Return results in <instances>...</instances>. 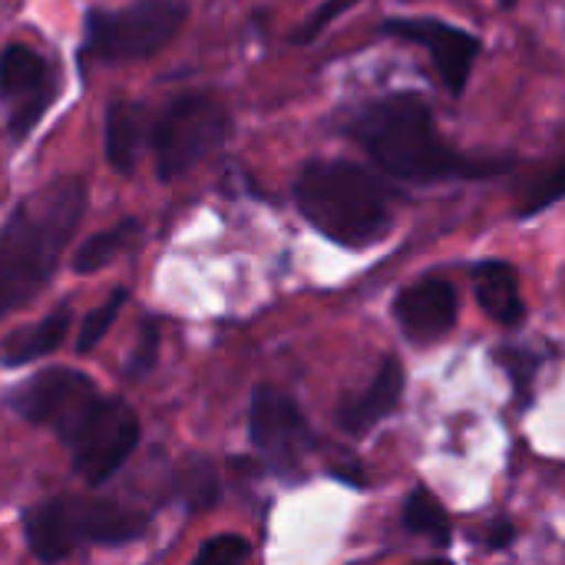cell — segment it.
<instances>
[{
  "label": "cell",
  "instance_id": "9",
  "mask_svg": "<svg viewBox=\"0 0 565 565\" xmlns=\"http://www.w3.org/2000/svg\"><path fill=\"white\" fill-rule=\"evenodd\" d=\"M248 434H252L255 450L265 457V463L288 480L301 473V463L308 460L315 447V434L301 407L271 384H258L252 391Z\"/></svg>",
  "mask_w": 565,
  "mask_h": 565
},
{
  "label": "cell",
  "instance_id": "23",
  "mask_svg": "<svg viewBox=\"0 0 565 565\" xmlns=\"http://www.w3.org/2000/svg\"><path fill=\"white\" fill-rule=\"evenodd\" d=\"M156 354H159V328H156V321H146L142 331H139V341H136V348H132V354H129L126 374H129L132 381L146 377V374L152 371V364H156Z\"/></svg>",
  "mask_w": 565,
  "mask_h": 565
},
{
  "label": "cell",
  "instance_id": "15",
  "mask_svg": "<svg viewBox=\"0 0 565 565\" xmlns=\"http://www.w3.org/2000/svg\"><path fill=\"white\" fill-rule=\"evenodd\" d=\"M70 318H73V315H70V308L63 305V308L50 311L43 321L26 324V328L7 334V338L0 341V364H3V367H23V364H33V361H40V358L53 354V351L63 344L66 331H70Z\"/></svg>",
  "mask_w": 565,
  "mask_h": 565
},
{
  "label": "cell",
  "instance_id": "8",
  "mask_svg": "<svg viewBox=\"0 0 565 565\" xmlns=\"http://www.w3.org/2000/svg\"><path fill=\"white\" fill-rule=\"evenodd\" d=\"M60 96L56 66L26 43H7L0 50V103L7 109L10 142H23Z\"/></svg>",
  "mask_w": 565,
  "mask_h": 565
},
{
  "label": "cell",
  "instance_id": "2",
  "mask_svg": "<svg viewBox=\"0 0 565 565\" xmlns=\"http://www.w3.org/2000/svg\"><path fill=\"white\" fill-rule=\"evenodd\" d=\"M338 129L397 182H480L516 166V159L510 156H477L450 146L440 136L430 106L414 93H387L348 106L338 119Z\"/></svg>",
  "mask_w": 565,
  "mask_h": 565
},
{
  "label": "cell",
  "instance_id": "10",
  "mask_svg": "<svg viewBox=\"0 0 565 565\" xmlns=\"http://www.w3.org/2000/svg\"><path fill=\"white\" fill-rule=\"evenodd\" d=\"M381 33L384 36H394V40H404V43H417L427 50V56L434 60L447 93L454 99H460L467 93V83H470V73H473V63L480 60L483 53V40L450 20H440V17H384L381 20Z\"/></svg>",
  "mask_w": 565,
  "mask_h": 565
},
{
  "label": "cell",
  "instance_id": "13",
  "mask_svg": "<svg viewBox=\"0 0 565 565\" xmlns=\"http://www.w3.org/2000/svg\"><path fill=\"white\" fill-rule=\"evenodd\" d=\"M146 142H149L146 106L136 99H113L106 106V122H103V149L109 169L119 175H132Z\"/></svg>",
  "mask_w": 565,
  "mask_h": 565
},
{
  "label": "cell",
  "instance_id": "22",
  "mask_svg": "<svg viewBox=\"0 0 565 565\" xmlns=\"http://www.w3.org/2000/svg\"><path fill=\"white\" fill-rule=\"evenodd\" d=\"M248 563V543L235 533L228 536H212L202 543L192 565H245Z\"/></svg>",
  "mask_w": 565,
  "mask_h": 565
},
{
  "label": "cell",
  "instance_id": "21",
  "mask_svg": "<svg viewBox=\"0 0 565 565\" xmlns=\"http://www.w3.org/2000/svg\"><path fill=\"white\" fill-rule=\"evenodd\" d=\"M361 0H324V3H318L305 20H301V26L291 33V43L295 46H308V43H315L338 17H344L348 10H354Z\"/></svg>",
  "mask_w": 565,
  "mask_h": 565
},
{
  "label": "cell",
  "instance_id": "6",
  "mask_svg": "<svg viewBox=\"0 0 565 565\" xmlns=\"http://www.w3.org/2000/svg\"><path fill=\"white\" fill-rule=\"evenodd\" d=\"M189 0H129L122 7H89L83 13L79 70L136 63L162 53L189 20Z\"/></svg>",
  "mask_w": 565,
  "mask_h": 565
},
{
  "label": "cell",
  "instance_id": "3",
  "mask_svg": "<svg viewBox=\"0 0 565 565\" xmlns=\"http://www.w3.org/2000/svg\"><path fill=\"white\" fill-rule=\"evenodd\" d=\"M86 202L89 189L79 175H56L10 209L0 225V321L23 311L50 285Z\"/></svg>",
  "mask_w": 565,
  "mask_h": 565
},
{
  "label": "cell",
  "instance_id": "20",
  "mask_svg": "<svg viewBox=\"0 0 565 565\" xmlns=\"http://www.w3.org/2000/svg\"><path fill=\"white\" fill-rule=\"evenodd\" d=\"M565 195V162L563 159H556L533 185H530V192H526V199H523V205H520V218H530V215H540V212H546V209H553L559 199Z\"/></svg>",
  "mask_w": 565,
  "mask_h": 565
},
{
  "label": "cell",
  "instance_id": "18",
  "mask_svg": "<svg viewBox=\"0 0 565 565\" xmlns=\"http://www.w3.org/2000/svg\"><path fill=\"white\" fill-rule=\"evenodd\" d=\"M404 526L411 533H417V536H427L437 546H450V536H454V526H450V516H447L444 503L427 487H417L407 497V503H404Z\"/></svg>",
  "mask_w": 565,
  "mask_h": 565
},
{
  "label": "cell",
  "instance_id": "16",
  "mask_svg": "<svg viewBox=\"0 0 565 565\" xmlns=\"http://www.w3.org/2000/svg\"><path fill=\"white\" fill-rule=\"evenodd\" d=\"M142 235V225L136 218H122L113 228H103L96 235H89L76 255H73V271L76 275H93L99 268H106L109 262H116L126 248H132Z\"/></svg>",
  "mask_w": 565,
  "mask_h": 565
},
{
  "label": "cell",
  "instance_id": "4",
  "mask_svg": "<svg viewBox=\"0 0 565 565\" xmlns=\"http://www.w3.org/2000/svg\"><path fill=\"white\" fill-rule=\"evenodd\" d=\"M298 212L341 248H371L394 228L387 189L358 162L308 159L295 179Z\"/></svg>",
  "mask_w": 565,
  "mask_h": 565
},
{
  "label": "cell",
  "instance_id": "26",
  "mask_svg": "<svg viewBox=\"0 0 565 565\" xmlns=\"http://www.w3.org/2000/svg\"><path fill=\"white\" fill-rule=\"evenodd\" d=\"M417 565H450L447 559H424V563H417Z\"/></svg>",
  "mask_w": 565,
  "mask_h": 565
},
{
  "label": "cell",
  "instance_id": "5",
  "mask_svg": "<svg viewBox=\"0 0 565 565\" xmlns=\"http://www.w3.org/2000/svg\"><path fill=\"white\" fill-rule=\"evenodd\" d=\"M149 530V513L119 500L63 493L23 513V540L40 563L53 565L79 546H122Z\"/></svg>",
  "mask_w": 565,
  "mask_h": 565
},
{
  "label": "cell",
  "instance_id": "1",
  "mask_svg": "<svg viewBox=\"0 0 565 565\" xmlns=\"http://www.w3.org/2000/svg\"><path fill=\"white\" fill-rule=\"evenodd\" d=\"M7 404L23 420L46 427L73 457V470L89 483H106L139 447V417L119 397L99 394V387L73 371L50 367L26 377L7 394Z\"/></svg>",
  "mask_w": 565,
  "mask_h": 565
},
{
  "label": "cell",
  "instance_id": "14",
  "mask_svg": "<svg viewBox=\"0 0 565 565\" xmlns=\"http://www.w3.org/2000/svg\"><path fill=\"white\" fill-rule=\"evenodd\" d=\"M473 291L480 308L503 328H516L526 315L523 295H520V275L503 258H487L473 268Z\"/></svg>",
  "mask_w": 565,
  "mask_h": 565
},
{
  "label": "cell",
  "instance_id": "25",
  "mask_svg": "<svg viewBox=\"0 0 565 565\" xmlns=\"http://www.w3.org/2000/svg\"><path fill=\"white\" fill-rule=\"evenodd\" d=\"M510 540H513V523L500 520V523L487 533L483 546H487V550H507V546H510Z\"/></svg>",
  "mask_w": 565,
  "mask_h": 565
},
{
  "label": "cell",
  "instance_id": "27",
  "mask_svg": "<svg viewBox=\"0 0 565 565\" xmlns=\"http://www.w3.org/2000/svg\"><path fill=\"white\" fill-rule=\"evenodd\" d=\"M497 3H500V7H507V10H510V7H516V3H520V0H497Z\"/></svg>",
  "mask_w": 565,
  "mask_h": 565
},
{
  "label": "cell",
  "instance_id": "24",
  "mask_svg": "<svg viewBox=\"0 0 565 565\" xmlns=\"http://www.w3.org/2000/svg\"><path fill=\"white\" fill-rule=\"evenodd\" d=\"M497 361L510 371V377H513V384L520 387V394L530 387V381H533V374H536V367H540V358L530 354V351H523V348H500Z\"/></svg>",
  "mask_w": 565,
  "mask_h": 565
},
{
  "label": "cell",
  "instance_id": "12",
  "mask_svg": "<svg viewBox=\"0 0 565 565\" xmlns=\"http://www.w3.org/2000/svg\"><path fill=\"white\" fill-rule=\"evenodd\" d=\"M401 397H404V367H401L397 358H387L364 391H358V394L341 401L338 424H341L344 434L361 437L371 427H377L384 417H391L397 411Z\"/></svg>",
  "mask_w": 565,
  "mask_h": 565
},
{
  "label": "cell",
  "instance_id": "7",
  "mask_svg": "<svg viewBox=\"0 0 565 565\" xmlns=\"http://www.w3.org/2000/svg\"><path fill=\"white\" fill-rule=\"evenodd\" d=\"M232 136L228 103L212 89L175 93L149 119V149L159 182H175L218 152Z\"/></svg>",
  "mask_w": 565,
  "mask_h": 565
},
{
  "label": "cell",
  "instance_id": "19",
  "mask_svg": "<svg viewBox=\"0 0 565 565\" xmlns=\"http://www.w3.org/2000/svg\"><path fill=\"white\" fill-rule=\"evenodd\" d=\"M126 298H129V291H126V288H116L99 308H93V311L86 315V321H83V328H79V338H76V354H93V351L99 348V341L106 338V331L116 324V318H119Z\"/></svg>",
  "mask_w": 565,
  "mask_h": 565
},
{
  "label": "cell",
  "instance_id": "11",
  "mask_svg": "<svg viewBox=\"0 0 565 565\" xmlns=\"http://www.w3.org/2000/svg\"><path fill=\"white\" fill-rule=\"evenodd\" d=\"M457 311H460V301H457L454 285L434 275L407 285L394 301V318L404 338H411L414 344H430L450 334V328L457 324Z\"/></svg>",
  "mask_w": 565,
  "mask_h": 565
},
{
  "label": "cell",
  "instance_id": "17",
  "mask_svg": "<svg viewBox=\"0 0 565 565\" xmlns=\"http://www.w3.org/2000/svg\"><path fill=\"white\" fill-rule=\"evenodd\" d=\"M218 473L205 457H192L189 463H182L172 473V497L189 510V513H202L212 510L218 503Z\"/></svg>",
  "mask_w": 565,
  "mask_h": 565
}]
</instances>
